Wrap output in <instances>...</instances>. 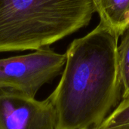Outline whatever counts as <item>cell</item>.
<instances>
[{"label": "cell", "mask_w": 129, "mask_h": 129, "mask_svg": "<svg viewBox=\"0 0 129 129\" xmlns=\"http://www.w3.org/2000/svg\"><path fill=\"white\" fill-rule=\"evenodd\" d=\"M119 36L101 22L74 39L58 85L48 96L57 113V129L99 128L121 101L118 63Z\"/></svg>", "instance_id": "6da1fadb"}, {"label": "cell", "mask_w": 129, "mask_h": 129, "mask_svg": "<svg viewBox=\"0 0 129 129\" xmlns=\"http://www.w3.org/2000/svg\"><path fill=\"white\" fill-rule=\"evenodd\" d=\"M118 45L117 56L122 86V100L129 99V26L123 33Z\"/></svg>", "instance_id": "8992f818"}, {"label": "cell", "mask_w": 129, "mask_h": 129, "mask_svg": "<svg viewBox=\"0 0 129 129\" xmlns=\"http://www.w3.org/2000/svg\"><path fill=\"white\" fill-rule=\"evenodd\" d=\"M93 129H98V128H93Z\"/></svg>", "instance_id": "ba28073f"}, {"label": "cell", "mask_w": 129, "mask_h": 129, "mask_svg": "<svg viewBox=\"0 0 129 129\" xmlns=\"http://www.w3.org/2000/svg\"><path fill=\"white\" fill-rule=\"evenodd\" d=\"M102 23L119 37L129 26V0H92Z\"/></svg>", "instance_id": "5b68a950"}, {"label": "cell", "mask_w": 129, "mask_h": 129, "mask_svg": "<svg viewBox=\"0 0 129 129\" xmlns=\"http://www.w3.org/2000/svg\"><path fill=\"white\" fill-rule=\"evenodd\" d=\"M67 60L49 47L23 55L0 59V89H11L36 98L45 84L62 73Z\"/></svg>", "instance_id": "3957f363"}, {"label": "cell", "mask_w": 129, "mask_h": 129, "mask_svg": "<svg viewBox=\"0 0 129 129\" xmlns=\"http://www.w3.org/2000/svg\"><path fill=\"white\" fill-rule=\"evenodd\" d=\"M55 108L48 97H34L0 89V129H57Z\"/></svg>", "instance_id": "277c9868"}, {"label": "cell", "mask_w": 129, "mask_h": 129, "mask_svg": "<svg viewBox=\"0 0 129 129\" xmlns=\"http://www.w3.org/2000/svg\"><path fill=\"white\" fill-rule=\"evenodd\" d=\"M98 129H129V99L121 100Z\"/></svg>", "instance_id": "52a82bcc"}, {"label": "cell", "mask_w": 129, "mask_h": 129, "mask_svg": "<svg viewBox=\"0 0 129 129\" xmlns=\"http://www.w3.org/2000/svg\"><path fill=\"white\" fill-rule=\"evenodd\" d=\"M92 0H0V52L37 50L87 26Z\"/></svg>", "instance_id": "7a4b0ae2"}]
</instances>
